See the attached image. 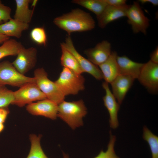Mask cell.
Instances as JSON below:
<instances>
[{"mask_svg": "<svg viewBox=\"0 0 158 158\" xmlns=\"http://www.w3.org/2000/svg\"><path fill=\"white\" fill-rule=\"evenodd\" d=\"M53 23L67 32L68 36L73 32L91 30L95 27V22L91 15L79 8L55 18Z\"/></svg>", "mask_w": 158, "mask_h": 158, "instance_id": "1", "label": "cell"}, {"mask_svg": "<svg viewBox=\"0 0 158 158\" xmlns=\"http://www.w3.org/2000/svg\"><path fill=\"white\" fill-rule=\"evenodd\" d=\"M87 113V108L82 100L71 102L64 100L58 104L57 116L73 129L83 125V118Z\"/></svg>", "mask_w": 158, "mask_h": 158, "instance_id": "2", "label": "cell"}, {"mask_svg": "<svg viewBox=\"0 0 158 158\" xmlns=\"http://www.w3.org/2000/svg\"><path fill=\"white\" fill-rule=\"evenodd\" d=\"M54 82L65 96L77 94L85 88L83 77L65 67Z\"/></svg>", "mask_w": 158, "mask_h": 158, "instance_id": "3", "label": "cell"}, {"mask_svg": "<svg viewBox=\"0 0 158 158\" xmlns=\"http://www.w3.org/2000/svg\"><path fill=\"white\" fill-rule=\"evenodd\" d=\"M36 83L47 99L58 105L64 101L65 96L54 82L50 80L43 68L36 69L34 72Z\"/></svg>", "mask_w": 158, "mask_h": 158, "instance_id": "4", "label": "cell"}, {"mask_svg": "<svg viewBox=\"0 0 158 158\" xmlns=\"http://www.w3.org/2000/svg\"><path fill=\"white\" fill-rule=\"evenodd\" d=\"M36 83L34 77L25 76L18 72L8 61L0 63V84L20 87L29 83Z\"/></svg>", "mask_w": 158, "mask_h": 158, "instance_id": "5", "label": "cell"}, {"mask_svg": "<svg viewBox=\"0 0 158 158\" xmlns=\"http://www.w3.org/2000/svg\"><path fill=\"white\" fill-rule=\"evenodd\" d=\"M14 99L12 104L19 107L30 104L34 101L47 99L36 83H29L13 92Z\"/></svg>", "mask_w": 158, "mask_h": 158, "instance_id": "6", "label": "cell"}, {"mask_svg": "<svg viewBox=\"0 0 158 158\" xmlns=\"http://www.w3.org/2000/svg\"><path fill=\"white\" fill-rule=\"evenodd\" d=\"M126 17L127 18V23L131 25L134 33L141 32L146 34L150 20L145 15L138 1H134L130 5Z\"/></svg>", "mask_w": 158, "mask_h": 158, "instance_id": "7", "label": "cell"}, {"mask_svg": "<svg viewBox=\"0 0 158 158\" xmlns=\"http://www.w3.org/2000/svg\"><path fill=\"white\" fill-rule=\"evenodd\" d=\"M138 79L150 93L157 94L158 90V64L150 60L144 63Z\"/></svg>", "mask_w": 158, "mask_h": 158, "instance_id": "8", "label": "cell"}, {"mask_svg": "<svg viewBox=\"0 0 158 158\" xmlns=\"http://www.w3.org/2000/svg\"><path fill=\"white\" fill-rule=\"evenodd\" d=\"M74 56L83 72L91 75L95 79L100 80L103 78L102 73L97 66L81 55L75 48L70 36L66 38L65 42L60 44Z\"/></svg>", "mask_w": 158, "mask_h": 158, "instance_id": "9", "label": "cell"}, {"mask_svg": "<svg viewBox=\"0 0 158 158\" xmlns=\"http://www.w3.org/2000/svg\"><path fill=\"white\" fill-rule=\"evenodd\" d=\"M12 64L21 74H24L35 66L37 60V49L34 47L25 48L23 47L17 55Z\"/></svg>", "mask_w": 158, "mask_h": 158, "instance_id": "10", "label": "cell"}, {"mask_svg": "<svg viewBox=\"0 0 158 158\" xmlns=\"http://www.w3.org/2000/svg\"><path fill=\"white\" fill-rule=\"evenodd\" d=\"M26 109L32 115L42 116L54 120L57 116L58 105L46 99L28 104Z\"/></svg>", "mask_w": 158, "mask_h": 158, "instance_id": "11", "label": "cell"}, {"mask_svg": "<svg viewBox=\"0 0 158 158\" xmlns=\"http://www.w3.org/2000/svg\"><path fill=\"white\" fill-rule=\"evenodd\" d=\"M111 52V43L105 40L97 43L94 47L84 51V53L89 61L98 66L108 58Z\"/></svg>", "mask_w": 158, "mask_h": 158, "instance_id": "12", "label": "cell"}, {"mask_svg": "<svg viewBox=\"0 0 158 158\" xmlns=\"http://www.w3.org/2000/svg\"><path fill=\"white\" fill-rule=\"evenodd\" d=\"M102 86L105 91L106 94L103 97L104 104L107 108L109 115V122L111 128L115 129L119 126L118 113L120 109V104L110 90L108 83L103 82Z\"/></svg>", "mask_w": 158, "mask_h": 158, "instance_id": "13", "label": "cell"}, {"mask_svg": "<svg viewBox=\"0 0 158 158\" xmlns=\"http://www.w3.org/2000/svg\"><path fill=\"white\" fill-rule=\"evenodd\" d=\"M129 6L127 4L121 7L107 5L101 14L97 17L99 27L104 28L109 23L126 17Z\"/></svg>", "mask_w": 158, "mask_h": 158, "instance_id": "14", "label": "cell"}, {"mask_svg": "<svg viewBox=\"0 0 158 158\" xmlns=\"http://www.w3.org/2000/svg\"><path fill=\"white\" fill-rule=\"evenodd\" d=\"M135 79L128 75H119L111 83L112 93L119 104L122 103Z\"/></svg>", "mask_w": 158, "mask_h": 158, "instance_id": "15", "label": "cell"}, {"mask_svg": "<svg viewBox=\"0 0 158 158\" xmlns=\"http://www.w3.org/2000/svg\"><path fill=\"white\" fill-rule=\"evenodd\" d=\"M117 61L119 75L130 76L138 79L144 63L134 61L125 55L118 56Z\"/></svg>", "mask_w": 158, "mask_h": 158, "instance_id": "16", "label": "cell"}, {"mask_svg": "<svg viewBox=\"0 0 158 158\" xmlns=\"http://www.w3.org/2000/svg\"><path fill=\"white\" fill-rule=\"evenodd\" d=\"M117 53L112 51L108 58L98 66L103 75V78L108 83H111L119 75L117 61Z\"/></svg>", "mask_w": 158, "mask_h": 158, "instance_id": "17", "label": "cell"}, {"mask_svg": "<svg viewBox=\"0 0 158 158\" xmlns=\"http://www.w3.org/2000/svg\"><path fill=\"white\" fill-rule=\"evenodd\" d=\"M29 28L28 24L11 18L0 24V33L9 37L11 36L19 38L21 36L22 32Z\"/></svg>", "mask_w": 158, "mask_h": 158, "instance_id": "18", "label": "cell"}, {"mask_svg": "<svg viewBox=\"0 0 158 158\" xmlns=\"http://www.w3.org/2000/svg\"><path fill=\"white\" fill-rule=\"evenodd\" d=\"M16 9L14 18V19L22 22L28 24L31 20L34 10L29 7L30 0H16Z\"/></svg>", "mask_w": 158, "mask_h": 158, "instance_id": "19", "label": "cell"}, {"mask_svg": "<svg viewBox=\"0 0 158 158\" xmlns=\"http://www.w3.org/2000/svg\"><path fill=\"white\" fill-rule=\"evenodd\" d=\"M61 55L60 60L61 65L76 73L81 74L84 72L74 56L66 49L61 46Z\"/></svg>", "mask_w": 158, "mask_h": 158, "instance_id": "20", "label": "cell"}, {"mask_svg": "<svg viewBox=\"0 0 158 158\" xmlns=\"http://www.w3.org/2000/svg\"><path fill=\"white\" fill-rule=\"evenodd\" d=\"M72 2L92 11L97 17L101 14L108 5L104 0H73Z\"/></svg>", "mask_w": 158, "mask_h": 158, "instance_id": "21", "label": "cell"}, {"mask_svg": "<svg viewBox=\"0 0 158 158\" xmlns=\"http://www.w3.org/2000/svg\"><path fill=\"white\" fill-rule=\"evenodd\" d=\"M23 47L20 42L9 39L0 46V59L8 56L17 55Z\"/></svg>", "mask_w": 158, "mask_h": 158, "instance_id": "22", "label": "cell"}, {"mask_svg": "<svg viewBox=\"0 0 158 158\" xmlns=\"http://www.w3.org/2000/svg\"><path fill=\"white\" fill-rule=\"evenodd\" d=\"M41 135L31 134L30 139L31 145L29 153L26 158H49L43 152L40 144Z\"/></svg>", "mask_w": 158, "mask_h": 158, "instance_id": "23", "label": "cell"}, {"mask_svg": "<svg viewBox=\"0 0 158 158\" xmlns=\"http://www.w3.org/2000/svg\"><path fill=\"white\" fill-rule=\"evenodd\" d=\"M143 138L148 143L152 158H158V137L153 134L146 126L143 127Z\"/></svg>", "mask_w": 158, "mask_h": 158, "instance_id": "24", "label": "cell"}, {"mask_svg": "<svg viewBox=\"0 0 158 158\" xmlns=\"http://www.w3.org/2000/svg\"><path fill=\"white\" fill-rule=\"evenodd\" d=\"M31 40L37 44L45 46L47 39L44 29L43 27H37L33 29L30 33Z\"/></svg>", "mask_w": 158, "mask_h": 158, "instance_id": "25", "label": "cell"}, {"mask_svg": "<svg viewBox=\"0 0 158 158\" xmlns=\"http://www.w3.org/2000/svg\"><path fill=\"white\" fill-rule=\"evenodd\" d=\"M109 133L110 140L107 150L104 152L102 150L99 154L94 158H120L116 155L114 149L116 137L112 134L111 130Z\"/></svg>", "mask_w": 158, "mask_h": 158, "instance_id": "26", "label": "cell"}, {"mask_svg": "<svg viewBox=\"0 0 158 158\" xmlns=\"http://www.w3.org/2000/svg\"><path fill=\"white\" fill-rule=\"evenodd\" d=\"M14 99L13 92L4 86L0 88V108L6 107L12 104Z\"/></svg>", "mask_w": 158, "mask_h": 158, "instance_id": "27", "label": "cell"}, {"mask_svg": "<svg viewBox=\"0 0 158 158\" xmlns=\"http://www.w3.org/2000/svg\"><path fill=\"white\" fill-rule=\"evenodd\" d=\"M11 8L3 4L0 1V23L6 22L11 19Z\"/></svg>", "mask_w": 158, "mask_h": 158, "instance_id": "28", "label": "cell"}, {"mask_svg": "<svg viewBox=\"0 0 158 158\" xmlns=\"http://www.w3.org/2000/svg\"><path fill=\"white\" fill-rule=\"evenodd\" d=\"M109 5L121 7L126 4V0H104Z\"/></svg>", "mask_w": 158, "mask_h": 158, "instance_id": "29", "label": "cell"}, {"mask_svg": "<svg viewBox=\"0 0 158 158\" xmlns=\"http://www.w3.org/2000/svg\"><path fill=\"white\" fill-rule=\"evenodd\" d=\"M9 112V110L6 107L0 108V123L5 121Z\"/></svg>", "mask_w": 158, "mask_h": 158, "instance_id": "30", "label": "cell"}, {"mask_svg": "<svg viewBox=\"0 0 158 158\" xmlns=\"http://www.w3.org/2000/svg\"><path fill=\"white\" fill-rule=\"evenodd\" d=\"M150 60L152 62L158 64V47L157 46L155 49L150 55Z\"/></svg>", "mask_w": 158, "mask_h": 158, "instance_id": "31", "label": "cell"}, {"mask_svg": "<svg viewBox=\"0 0 158 158\" xmlns=\"http://www.w3.org/2000/svg\"><path fill=\"white\" fill-rule=\"evenodd\" d=\"M138 2L142 4L149 3L154 6H157L158 5V0H139Z\"/></svg>", "mask_w": 158, "mask_h": 158, "instance_id": "32", "label": "cell"}, {"mask_svg": "<svg viewBox=\"0 0 158 158\" xmlns=\"http://www.w3.org/2000/svg\"><path fill=\"white\" fill-rule=\"evenodd\" d=\"M10 37L0 33V44L9 39Z\"/></svg>", "mask_w": 158, "mask_h": 158, "instance_id": "33", "label": "cell"}, {"mask_svg": "<svg viewBox=\"0 0 158 158\" xmlns=\"http://www.w3.org/2000/svg\"><path fill=\"white\" fill-rule=\"evenodd\" d=\"M4 128V125L3 123H0V133L3 130Z\"/></svg>", "mask_w": 158, "mask_h": 158, "instance_id": "34", "label": "cell"}, {"mask_svg": "<svg viewBox=\"0 0 158 158\" xmlns=\"http://www.w3.org/2000/svg\"><path fill=\"white\" fill-rule=\"evenodd\" d=\"M32 1V6H33L34 8L37 2V0H33V1Z\"/></svg>", "mask_w": 158, "mask_h": 158, "instance_id": "35", "label": "cell"}, {"mask_svg": "<svg viewBox=\"0 0 158 158\" xmlns=\"http://www.w3.org/2000/svg\"><path fill=\"white\" fill-rule=\"evenodd\" d=\"M63 158H69L68 155L64 152H63Z\"/></svg>", "mask_w": 158, "mask_h": 158, "instance_id": "36", "label": "cell"}, {"mask_svg": "<svg viewBox=\"0 0 158 158\" xmlns=\"http://www.w3.org/2000/svg\"><path fill=\"white\" fill-rule=\"evenodd\" d=\"M3 86L2 85H1L0 84V88H1L2 87H3V86Z\"/></svg>", "mask_w": 158, "mask_h": 158, "instance_id": "37", "label": "cell"}]
</instances>
